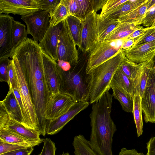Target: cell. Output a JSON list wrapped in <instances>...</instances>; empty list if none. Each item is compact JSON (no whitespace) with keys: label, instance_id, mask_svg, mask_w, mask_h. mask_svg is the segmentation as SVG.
Returning <instances> with one entry per match:
<instances>
[{"label":"cell","instance_id":"1","mask_svg":"<svg viewBox=\"0 0 155 155\" xmlns=\"http://www.w3.org/2000/svg\"><path fill=\"white\" fill-rule=\"evenodd\" d=\"M113 96L105 92L93 104L90 114L91 126L90 144L99 155H113L112 145L117 130L111 117Z\"/></svg>","mask_w":155,"mask_h":155},{"label":"cell","instance_id":"2","mask_svg":"<svg viewBox=\"0 0 155 155\" xmlns=\"http://www.w3.org/2000/svg\"><path fill=\"white\" fill-rule=\"evenodd\" d=\"M125 56L124 49L91 70L87 74L88 100L92 104L98 101L111 88L112 79Z\"/></svg>","mask_w":155,"mask_h":155},{"label":"cell","instance_id":"3","mask_svg":"<svg viewBox=\"0 0 155 155\" xmlns=\"http://www.w3.org/2000/svg\"><path fill=\"white\" fill-rule=\"evenodd\" d=\"M76 65L65 71L59 66L61 79L59 92L70 95L75 102L88 101L86 66L79 68Z\"/></svg>","mask_w":155,"mask_h":155},{"label":"cell","instance_id":"4","mask_svg":"<svg viewBox=\"0 0 155 155\" xmlns=\"http://www.w3.org/2000/svg\"><path fill=\"white\" fill-rule=\"evenodd\" d=\"M11 59L16 77L18 89L26 115L27 127L39 131L38 120L27 83L18 63Z\"/></svg>","mask_w":155,"mask_h":155},{"label":"cell","instance_id":"5","mask_svg":"<svg viewBox=\"0 0 155 155\" xmlns=\"http://www.w3.org/2000/svg\"><path fill=\"white\" fill-rule=\"evenodd\" d=\"M76 45L65 20L61 22V35L57 51V62L64 61L71 66L77 64L79 58Z\"/></svg>","mask_w":155,"mask_h":155},{"label":"cell","instance_id":"6","mask_svg":"<svg viewBox=\"0 0 155 155\" xmlns=\"http://www.w3.org/2000/svg\"><path fill=\"white\" fill-rule=\"evenodd\" d=\"M25 23L28 34L32 35L33 40L40 42L43 38L50 25V14L41 10L21 16Z\"/></svg>","mask_w":155,"mask_h":155},{"label":"cell","instance_id":"7","mask_svg":"<svg viewBox=\"0 0 155 155\" xmlns=\"http://www.w3.org/2000/svg\"><path fill=\"white\" fill-rule=\"evenodd\" d=\"M112 42H97L90 52L87 62L86 72L91 70L117 54L122 49L111 45Z\"/></svg>","mask_w":155,"mask_h":155},{"label":"cell","instance_id":"8","mask_svg":"<svg viewBox=\"0 0 155 155\" xmlns=\"http://www.w3.org/2000/svg\"><path fill=\"white\" fill-rule=\"evenodd\" d=\"M153 66L149 74L141 99V108L146 122L155 123V56Z\"/></svg>","mask_w":155,"mask_h":155},{"label":"cell","instance_id":"9","mask_svg":"<svg viewBox=\"0 0 155 155\" xmlns=\"http://www.w3.org/2000/svg\"><path fill=\"white\" fill-rule=\"evenodd\" d=\"M99 14L93 12L81 21L80 50L84 54L90 52L97 42V25Z\"/></svg>","mask_w":155,"mask_h":155},{"label":"cell","instance_id":"10","mask_svg":"<svg viewBox=\"0 0 155 155\" xmlns=\"http://www.w3.org/2000/svg\"><path fill=\"white\" fill-rule=\"evenodd\" d=\"M40 10L38 0H0V14L24 16Z\"/></svg>","mask_w":155,"mask_h":155},{"label":"cell","instance_id":"11","mask_svg":"<svg viewBox=\"0 0 155 155\" xmlns=\"http://www.w3.org/2000/svg\"><path fill=\"white\" fill-rule=\"evenodd\" d=\"M75 102L73 98L66 94L59 92L51 95L46 108V119L51 120L63 115Z\"/></svg>","mask_w":155,"mask_h":155},{"label":"cell","instance_id":"12","mask_svg":"<svg viewBox=\"0 0 155 155\" xmlns=\"http://www.w3.org/2000/svg\"><path fill=\"white\" fill-rule=\"evenodd\" d=\"M14 19L8 15L0 14V59L10 58L14 51L12 29Z\"/></svg>","mask_w":155,"mask_h":155},{"label":"cell","instance_id":"13","mask_svg":"<svg viewBox=\"0 0 155 155\" xmlns=\"http://www.w3.org/2000/svg\"><path fill=\"white\" fill-rule=\"evenodd\" d=\"M89 104L87 101L75 102L66 113L56 118L47 120L46 134L52 135L57 133L77 114L86 108Z\"/></svg>","mask_w":155,"mask_h":155},{"label":"cell","instance_id":"14","mask_svg":"<svg viewBox=\"0 0 155 155\" xmlns=\"http://www.w3.org/2000/svg\"><path fill=\"white\" fill-rule=\"evenodd\" d=\"M44 73L48 89L53 95L59 92L60 76L57 62L42 51Z\"/></svg>","mask_w":155,"mask_h":155},{"label":"cell","instance_id":"15","mask_svg":"<svg viewBox=\"0 0 155 155\" xmlns=\"http://www.w3.org/2000/svg\"><path fill=\"white\" fill-rule=\"evenodd\" d=\"M61 23L54 27L49 26L39 45L42 51L57 62V51L61 32Z\"/></svg>","mask_w":155,"mask_h":155},{"label":"cell","instance_id":"16","mask_svg":"<svg viewBox=\"0 0 155 155\" xmlns=\"http://www.w3.org/2000/svg\"><path fill=\"white\" fill-rule=\"evenodd\" d=\"M126 57L135 63H141L152 59L155 56V41L145 44L133 46L124 50Z\"/></svg>","mask_w":155,"mask_h":155},{"label":"cell","instance_id":"17","mask_svg":"<svg viewBox=\"0 0 155 155\" xmlns=\"http://www.w3.org/2000/svg\"><path fill=\"white\" fill-rule=\"evenodd\" d=\"M2 129L13 132L30 140H36L41 139L40 137L41 134L38 131L26 127L10 115L8 121L0 128V129Z\"/></svg>","mask_w":155,"mask_h":155},{"label":"cell","instance_id":"18","mask_svg":"<svg viewBox=\"0 0 155 155\" xmlns=\"http://www.w3.org/2000/svg\"><path fill=\"white\" fill-rule=\"evenodd\" d=\"M44 140H30L7 130L0 129V140L4 142L34 147L44 142Z\"/></svg>","mask_w":155,"mask_h":155},{"label":"cell","instance_id":"19","mask_svg":"<svg viewBox=\"0 0 155 155\" xmlns=\"http://www.w3.org/2000/svg\"><path fill=\"white\" fill-rule=\"evenodd\" d=\"M139 64V72L136 83L134 94L137 92L142 99L149 74L153 67L154 62L152 58L149 61L140 63Z\"/></svg>","mask_w":155,"mask_h":155},{"label":"cell","instance_id":"20","mask_svg":"<svg viewBox=\"0 0 155 155\" xmlns=\"http://www.w3.org/2000/svg\"><path fill=\"white\" fill-rule=\"evenodd\" d=\"M134 24L120 23L105 38L104 41L113 42L118 40H124L137 28Z\"/></svg>","mask_w":155,"mask_h":155},{"label":"cell","instance_id":"21","mask_svg":"<svg viewBox=\"0 0 155 155\" xmlns=\"http://www.w3.org/2000/svg\"><path fill=\"white\" fill-rule=\"evenodd\" d=\"M0 102L10 116L23 125L21 111L13 91H9L4 99Z\"/></svg>","mask_w":155,"mask_h":155},{"label":"cell","instance_id":"22","mask_svg":"<svg viewBox=\"0 0 155 155\" xmlns=\"http://www.w3.org/2000/svg\"><path fill=\"white\" fill-rule=\"evenodd\" d=\"M120 22L118 19L98 16L97 33V42L104 41L106 37Z\"/></svg>","mask_w":155,"mask_h":155},{"label":"cell","instance_id":"23","mask_svg":"<svg viewBox=\"0 0 155 155\" xmlns=\"http://www.w3.org/2000/svg\"><path fill=\"white\" fill-rule=\"evenodd\" d=\"M112 90V95L120 104L123 110L127 112L133 113L134 101L133 96L130 95L118 86L110 84Z\"/></svg>","mask_w":155,"mask_h":155},{"label":"cell","instance_id":"24","mask_svg":"<svg viewBox=\"0 0 155 155\" xmlns=\"http://www.w3.org/2000/svg\"><path fill=\"white\" fill-rule=\"evenodd\" d=\"M149 0H146L137 8L119 17L117 19L120 23L134 24L136 26L141 24V21L146 12Z\"/></svg>","mask_w":155,"mask_h":155},{"label":"cell","instance_id":"25","mask_svg":"<svg viewBox=\"0 0 155 155\" xmlns=\"http://www.w3.org/2000/svg\"><path fill=\"white\" fill-rule=\"evenodd\" d=\"M145 0H128L127 1L121 4L114 10L100 17L117 19L120 17L127 14L137 8Z\"/></svg>","mask_w":155,"mask_h":155},{"label":"cell","instance_id":"26","mask_svg":"<svg viewBox=\"0 0 155 155\" xmlns=\"http://www.w3.org/2000/svg\"><path fill=\"white\" fill-rule=\"evenodd\" d=\"M72 144L74 155H99L92 148L89 141L82 135L75 136Z\"/></svg>","mask_w":155,"mask_h":155},{"label":"cell","instance_id":"27","mask_svg":"<svg viewBox=\"0 0 155 155\" xmlns=\"http://www.w3.org/2000/svg\"><path fill=\"white\" fill-rule=\"evenodd\" d=\"M110 84L118 86L130 95L133 96L134 94L133 82L119 68L115 73Z\"/></svg>","mask_w":155,"mask_h":155},{"label":"cell","instance_id":"28","mask_svg":"<svg viewBox=\"0 0 155 155\" xmlns=\"http://www.w3.org/2000/svg\"><path fill=\"white\" fill-rule=\"evenodd\" d=\"M49 14V26L51 27L55 26L66 19L69 15V13L64 0H61L54 11Z\"/></svg>","mask_w":155,"mask_h":155},{"label":"cell","instance_id":"29","mask_svg":"<svg viewBox=\"0 0 155 155\" xmlns=\"http://www.w3.org/2000/svg\"><path fill=\"white\" fill-rule=\"evenodd\" d=\"M134 106L133 113L136 125L137 137L141 135L143 132V121L141 108V98L137 92L133 95Z\"/></svg>","mask_w":155,"mask_h":155},{"label":"cell","instance_id":"30","mask_svg":"<svg viewBox=\"0 0 155 155\" xmlns=\"http://www.w3.org/2000/svg\"><path fill=\"white\" fill-rule=\"evenodd\" d=\"M65 20L76 45L80 48L81 31V20L76 17L71 15H69Z\"/></svg>","mask_w":155,"mask_h":155},{"label":"cell","instance_id":"31","mask_svg":"<svg viewBox=\"0 0 155 155\" xmlns=\"http://www.w3.org/2000/svg\"><path fill=\"white\" fill-rule=\"evenodd\" d=\"M119 68L133 82L134 89L139 72V63L137 64L129 60L125 55Z\"/></svg>","mask_w":155,"mask_h":155},{"label":"cell","instance_id":"32","mask_svg":"<svg viewBox=\"0 0 155 155\" xmlns=\"http://www.w3.org/2000/svg\"><path fill=\"white\" fill-rule=\"evenodd\" d=\"M13 47L14 49L23 41L28 38L25 26L20 22L13 21L12 26Z\"/></svg>","mask_w":155,"mask_h":155},{"label":"cell","instance_id":"33","mask_svg":"<svg viewBox=\"0 0 155 155\" xmlns=\"http://www.w3.org/2000/svg\"><path fill=\"white\" fill-rule=\"evenodd\" d=\"M79 11V19L81 21L84 20L90 14L94 12L93 0H76Z\"/></svg>","mask_w":155,"mask_h":155},{"label":"cell","instance_id":"34","mask_svg":"<svg viewBox=\"0 0 155 155\" xmlns=\"http://www.w3.org/2000/svg\"><path fill=\"white\" fill-rule=\"evenodd\" d=\"M155 41V27H150L143 35L134 39L133 46L143 45Z\"/></svg>","mask_w":155,"mask_h":155},{"label":"cell","instance_id":"35","mask_svg":"<svg viewBox=\"0 0 155 155\" xmlns=\"http://www.w3.org/2000/svg\"><path fill=\"white\" fill-rule=\"evenodd\" d=\"M128 0H107L102 9L99 15L101 17L111 12Z\"/></svg>","mask_w":155,"mask_h":155},{"label":"cell","instance_id":"36","mask_svg":"<svg viewBox=\"0 0 155 155\" xmlns=\"http://www.w3.org/2000/svg\"><path fill=\"white\" fill-rule=\"evenodd\" d=\"M8 67L9 91H12L15 87H17V83L16 75L11 59L8 60Z\"/></svg>","mask_w":155,"mask_h":155},{"label":"cell","instance_id":"37","mask_svg":"<svg viewBox=\"0 0 155 155\" xmlns=\"http://www.w3.org/2000/svg\"><path fill=\"white\" fill-rule=\"evenodd\" d=\"M61 0H38V3L40 10L46 11L49 13L52 12Z\"/></svg>","mask_w":155,"mask_h":155},{"label":"cell","instance_id":"38","mask_svg":"<svg viewBox=\"0 0 155 155\" xmlns=\"http://www.w3.org/2000/svg\"><path fill=\"white\" fill-rule=\"evenodd\" d=\"M44 143L41 152L38 155H55L56 148L54 143L48 138L44 139Z\"/></svg>","mask_w":155,"mask_h":155},{"label":"cell","instance_id":"39","mask_svg":"<svg viewBox=\"0 0 155 155\" xmlns=\"http://www.w3.org/2000/svg\"><path fill=\"white\" fill-rule=\"evenodd\" d=\"M147 27L155 26V5L145 13L141 24Z\"/></svg>","mask_w":155,"mask_h":155},{"label":"cell","instance_id":"40","mask_svg":"<svg viewBox=\"0 0 155 155\" xmlns=\"http://www.w3.org/2000/svg\"><path fill=\"white\" fill-rule=\"evenodd\" d=\"M28 147H29L22 145L6 143L0 140V155Z\"/></svg>","mask_w":155,"mask_h":155},{"label":"cell","instance_id":"41","mask_svg":"<svg viewBox=\"0 0 155 155\" xmlns=\"http://www.w3.org/2000/svg\"><path fill=\"white\" fill-rule=\"evenodd\" d=\"M8 58L0 59V81L8 83Z\"/></svg>","mask_w":155,"mask_h":155},{"label":"cell","instance_id":"42","mask_svg":"<svg viewBox=\"0 0 155 155\" xmlns=\"http://www.w3.org/2000/svg\"><path fill=\"white\" fill-rule=\"evenodd\" d=\"M69 10V15H72L79 19V11L76 0H64Z\"/></svg>","mask_w":155,"mask_h":155},{"label":"cell","instance_id":"43","mask_svg":"<svg viewBox=\"0 0 155 155\" xmlns=\"http://www.w3.org/2000/svg\"><path fill=\"white\" fill-rule=\"evenodd\" d=\"M13 91L18 101V105L21 111L23 121V125L26 127H27V125L26 115L22 104L20 94L18 91V87H15L13 90Z\"/></svg>","mask_w":155,"mask_h":155},{"label":"cell","instance_id":"44","mask_svg":"<svg viewBox=\"0 0 155 155\" xmlns=\"http://www.w3.org/2000/svg\"><path fill=\"white\" fill-rule=\"evenodd\" d=\"M34 149V147H28L24 149L14 150L0 155H30Z\"/></svg>","mask_w":155,"mask_h":155},{"label":"cell","instance_id":"45","mask_svg":"<svg viewBox=\"0 0 155 155\" xmlns=\"http://www.w3.org/2000/svg\"><path fill=\"white\" fill-rule=\"evenodd\" d=\"M149 27L144 28L143 27L138 25L137 29L124 41L134 39L143 35L149 29Z\"/></svg>","mask_w":155,"mask_h":155},{"label":"cell","instance_id":"46","mask_svg":"<svg viewBox=\"0 0 155 155\" xmlns=\"http://www.w3.org/2000/svg\"><path fill=\"white\" fill-rule=\"evenodd\" d=\"M146 155H155V137H151L147 143Z\"/></svg>","mask_w":155,"mask_h":155},{"label":"cell","instance_id":"47","mask_svg":"<svg viewBox=\"0 0 155 155\" xmlns=\"http://www.w3.org/2000/svg\"><path fill=\"white\" fill-rule=\"evenodd\" d=\"M118 155H145L142 153H138L135 149L127 150L125 148H122Z\"/></svg>","mask_w":155,"mask_h":155},{"label":"cell","instance_id":"48","mask_svg":"<svg viewBox=\"0 0 155 155\" xmlns=\"http://www.w3.org/2000/svg\"><path fill=\"white\" fill-rule=\"evenodd\" d=\"M134 44V39H131L125 40L121 46V48L124 50H126L132 47Z\"/></svg>","mask_w":155,"mask_h":155},{"label":"cell","instance_id":"49","mask_svg":"<svg viewBox=\"0 0 155 155\" xmlns=\"http://www.w3.org/2000/svg\"><path fill=\"white\" fill-rule=\"evenodd\" d=\"M154 5H155V0H149L147 5V9L146 12L149 11Z\"/></svg>","mask_w":155,"mask_h":155},{"label":"cell","instance_id":"50","mask_svg":"<svg viewBox=\"0 0 155 155\" xmlns=\"http://www.w3.org/2000/svg\"><path fill=\"white\" fill-rule=\"evenodd\" d=\"M61 155H70L68 153H63Z\"/></svg>","mask_w":155,"mask_h":155},{"label":"cell","instance_id":"51","mask_svg":"<svg viewBox=\"0 0 155 155\" xmlns=\"http://www.w3.org/2000/svg\"></svg>","mask_w":155,"mask_h":155}]
</instances>
